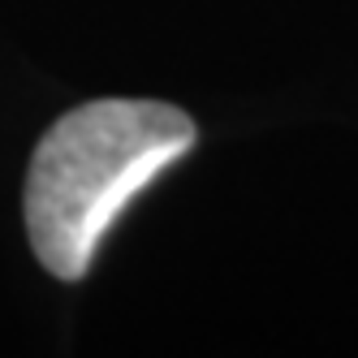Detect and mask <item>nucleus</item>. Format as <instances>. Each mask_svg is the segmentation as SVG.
<instances>
[{
	"label": "nucleus",
	"instance_id": "nucleus-1",
	"mask_svg": "<svg viewBox=\"0 0 358 358\" xmlns=\"http://www.w3.org/2000/svg\"><path fill=\"white\" fill-rule=\"evenodd\" d=\"M194 138V121L156 99H91L65 113L27 173V234L39 264L61 280H83L113 220Z\"/></svg>",
	"mask_w": 358,
	"mask_h": 358
}]
</instances>
